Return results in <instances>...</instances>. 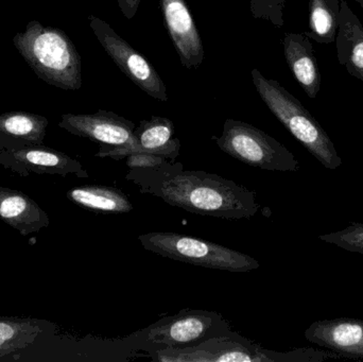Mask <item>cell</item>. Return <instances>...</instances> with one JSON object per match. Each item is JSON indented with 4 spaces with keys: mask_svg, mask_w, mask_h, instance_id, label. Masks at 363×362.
<instances>
[{
    "mask_svg": "<svg viewBox=\"0 0 363 362\" xmlns=\"http://www.w3.org/2000/svg\"><path fill=\"white\" fill-rule=\"evenodd\" d=\"M286 1L287 0H250V11L254 18L264 19L277 28H281Z\"/></svg>",
    "mask_w": 363,
    "mask_h": 362,
    "instance_id": "cell-22",
    "label": "cell"
},
{
    "mask_svg": "<svg viewBox=\"0 0 363 362\" xmlns=\"http://www.w3.org/2000/svg\"><path fill=\"white\" fill-rule=\"evenodd\" d=\"M254 86L269 110L298 142L326 169L336 170L342 159L325 130L307 108L277 81L258 69L251 72Z\"/></svg>",
    "mask_w": 363,
    "mask_h": 362,
    "instance_id": "cell-3",
    "label": "cell"
},
{
    "mask_svg": "<svg viewBox=\"0 0 363 362\" xmlns=\"http://www.w3.org/2000/svg\"><path fill=\"white\" fill-rule=\"evenodd\" d=\"M220 150L252 167L268 171L300 170L294 153L262 130L245 121L226 119L219 137H213Z\"/></svg>",
    "mask_w": 363,
    "mask_h": 362,
    "instance_id": "cell-7",
    "label": "cell"
},
{
    "mask_svg": "<svg viewBox=\"0 0 363 362\" xmlns=\"http://www.w3.org/2000/svg\"><path fill=\"white\" fill-rule=\"evenodd\" d=\"M164 23L186 69H196L204 60L202 40L185 0H160Z\"/></svg>",
    "mask_w": 363,
    "mask_h": 362,
    "instance_id": "cell-12",
    "label": "cell"
},
{
    "mask_svg": "<svg viewBox=\"0 0 363 362\" xmlns=\"http://www.w3.org/2000/svg\"><path fill=\"white\" fill-rule=\"evenodd\" d=\"M319 238L326 244H335L349 252L363 254V222L351 223L341 231L320 235Z\"/></svg>",
    "mask_w": 363,
    "mask_h": 362,
    "instance_id": "cell-21",
    "label": "cell"
},
{
    "mask_svg": "<svg viewBox=\"0 0 363 362\" xmlns=\"http://www.w3.org/2000/svg\"><path fill=\"white\" fill-rule=\"evenodd\" d=\"M0 165L25 178L30 174L89 178L80 162L44 145L0 146Z\"/></svg>",
    "mask_w": 363,
    "mask_h": 362,
    "instance_id": "cell-9",
    "label": "cell"
},
{
    "mask_svg": "<svg viewBox=\"0 0 363 362\" xmlns=\"http://www.w3.org/2000/svg\"><path fill=\"white\" fill-rule=\"evenodd\" d=\"M142 0H117L121 13L125 18L132 19L138 13Z\"/></svg>",
    "mask_w": 363,
    "mask_h": 362,
    "instance_id": "cell-24",
    "label": "cell"
},
{
    "mask_svg": "<svg viewBox=\"0 0 363 362\" xmlns=\"http://www.w3.org/2000/svg\"><path fill=\"white\" fill-rule=\"evenodd\" d=\"M341 0H309L307 38L319 44H332L338 31Z\"/></svg>",
    "mask_w": 363,
    "mask_h": 362,
    "instance_id": "cell-20",
    "label": "cell"
},
{
    "mask_svg": "<svg viewBox=\"0 0 363 362\" xmlns=\"http://www.w3.org/2000/svg\"><path fill=\"white\" fill-rule=\"evenodd\" d=\"M138 240L149 252L206 269L250 272L260 267L245 253L183 234L152 232L138 236Z\"/></svg>",
    "mask_w": 363,
    "mask_h": 362,
    "instance_id": "cell-5",
    "label": "cell"
},
{
    "mask_svg": "<svg viewBox=\"0 0 363 362\" xmlns=\"http://www.w3.org/2000/svg\"><path fill=\"white\" fill-rule=\"evenodd\" d=\"M284 55L290 70L311 99L321 89L322 76L313 44L304 33H286Z\"/></svg>",
    "mask_w": 363,
    "mask_h": 362,
    "instance_id": "cell-15",
    "label": "cell"
},
{
    "mask_svg": "<svg viewBox=\"0 0 363 362\" xmlns=\"http://www.w3.org/2000/svg\"><path fill=\"white\" fill-rule=\"evenodd\" d=\"M230 323L216 312L183 310L166 317L147 329L136 332L133 339L149 353L162 349H188L234 334Z\"/></svg>",
    "mask_w": 363,
    "mask_h": 362,
    "instance_id": "cell-6",
    "label": "cell"
},
{
    "mask_svg": "<svg viewBox=\"0 0 363 362\" xmlns=\"http://www.w3.org/2000/svg\"><path fill=\"white\" fill-rule=\"evenodd\" d=\"M13 44L38 79L65 91L82 87L81 57L69 36L55 27H45L38 21L17 32Z\"/></svg>",
    "mask_w": 363,
    "mask_h": 362,
    "instance_id": "cell-2",
    "label": "cell"
},
{
    "mask_svg": "<svg viewBox=\"0 0 363 362\" xmlns=\"http://www.w3.org/2000/svg\"><path fill=\"white\" fill-rule=\"evenodd\" d=\"M49 121L29 112L0 114V146L43 145Z\"/></svg>",
    "mask_w": 363,
    "mask_h": 362,
    "instance_id": "cell-18",
    "label": "cell"
},
{
    "mask_svg": "<svg viewBox=\"0 0 363 362\" xmlns=\"http://www.w3.org/2000/svg\"><path fill=\"white\" fill-rule=\"evenodd\" d=\"M89 23L100 45L119 69L147 95L167 102L166 84L155 66L99 17L89 15Z\"/></svg>",
    "mask_w": 363,
    "mask_h": 362,
    "instance_id": "cell-8",
    "label": "cell"
},
{
    "mask_svg": "<svg viewBox=\"0 0 363 362\" xmlns=\"http://www.w3.org/2000/svg\"><path fill=\"white\" fill-rule=\"evenodd\" d=\"M356 2H358V4L362 6V8L363 9V0H355Z\"/></svg>",
    "mask_w": 363,
    "mask_h": 362,
    "instance_id": "cell-25",
    "label": "cell"
},
{
    "mask_svg": "<svg viewBox=\"0 0 363 362\" xmlns=\"http://www.w3.org/2000/svg\"><path fill=\"white\" fill-rule=\"evenodd\" d=\"M125 180L140 191L192 214L226 220L253 218L260 210L256 193L243 185L202 170H184L168 159L157 167L130 169Z\"/></svg>",
    "mask_w": 363,
    "mask_h": 362,
    "instance_id": "cell-1",
    "label": "cell"
},
{
    "mask_svg": "<svg viewBox=\"0 0 363 362\" xmlns=\"http://www.w3.org/2000/svg\"><path fill=\"white\" fill-rule=\"evenodd\" d=\"M129 169L134 168L157 167L168 161L166 157L152 153H132L125 157Z\"/></svg>",
    "mask_w": 363,
    "mask_h": 362,
    "instance_id": "cell-23",
    "label": "cell"
},
{
    "mask_svg": "<svg viewBox=\"0 0 363 362\" xmlns=\"http://www.w3.org/2000/svg\"><path fill=\"white\" fill-rule=\"evenodd\" d=\"M49 325L38 319L0 318V356L31 346Z\"/></svg>",
    "mask_w": 363,
    "mask_h": 362,
    "instance_id": "cell-19",
    "label": "cell"
},
{
    "mask_svg": "<svg viewBox=\"0 0 363 362\" xmlns=\"http://www.w3.org/2000/svg\"><path fill=\"white\" fill-rule=\"evenodd\" d=\"M72 203L98 214H127L133 205L121 189L106 185L91 184L74 187L67 191Z\"/></svg>",
    "mask_w": 363,
    "mask_h": 362,
    "instance_id": "cell-17",
    "label": "cell"
},
{
    "mask_svg": "<svg viewBox=\"0 0 363 362\" xmlns=\"http://www.w3.org/2000/svg\"><path fill=\"white\" fill-rule=\"evenodd\" d=\"M134 142L129 146H100L96 157L121 161L132 153H152L176 162L180 155L181 142L174 138V125L166 117L152 116L142 120L134 130Z\"/></svg>",
    "mask_w": 363,
    "mask_h": 362,
    "instance_id": "cell-10",
    "label": "cell"
},
{
    "mask_svg": "<svg viewBox=\"0 0 363 362\" xmlns=\"http://www.w3.org/2000/svg\"><path fill=\"white\" fill-rule=\"evenodd\" d=\"M0 219L28 236L50 225L48 214L23 191L0 186Z\"/></svg>",
    "mask_w": 363,
    "mask_h": 362,
    "instance_id": "cell-14",
    "label": "cell"
},
{
    "mask_svg": "<svg viewBox=\"0 0 363 362\" xmlns=\"http://www.w3.org/2000/svg\"><path fill=\"white\" fill-rule=\"evenodd\" d=\"M59 127L100 146L123 147L133 144L136 125L116 113L99 110L94 114L62 115Z\"/></svg>",
    "mask_w": 363,
    "mask_h": 362,
    "instance_id": "cell-11",
    "label": "cell"
},
{
    "mask_svg": "<svg viewBox=\"0 0 363 362\" xmlns=\"http://www.w3.org/2000/svg\"><path fill=\"white\" fill-rule=\"evenodd\" d=\"M161 362H323L340 359L336 353L315 349H298L287 353L272 352L252 344L236 333L213 338L194 348L162 349L150 352Z\"/></svg>",
    "mask_w": 363,
    "mask_h": 362,
    "instance_id": "cell-4",
    "label": "cell"
},
{
    "mask_svg": "<svg viewBox=\"0 0 363 362\" xmlns=\"http://www.w3.org/2000/svg\"><path fill=\"white\" fill-rule=\"evenodd\" d=\"M335 42L339 64L363 82V25L345 0H341Z\"/></svg>",
    "mask_w": 363,
    "mask_h": 362,
    "instance_id": "cell-16",
    "label": "cell"
},
{
    "mask_svg": "<svg viewBox=\"0 0 363 362\" xmlns=\"http://www.w3.org/2000/svg\"><path fill=\"white\" fill-rule=\"evenodd\" d=\"M307 341L336 353L341 358L363 361V320L325 319L313 322L305 331Z\"/></svg>",
    "mask_w": 363,
    "mask_h": 362,
    "instance_id": "cell-13",
    "label": "cell"
}]
</instances>
